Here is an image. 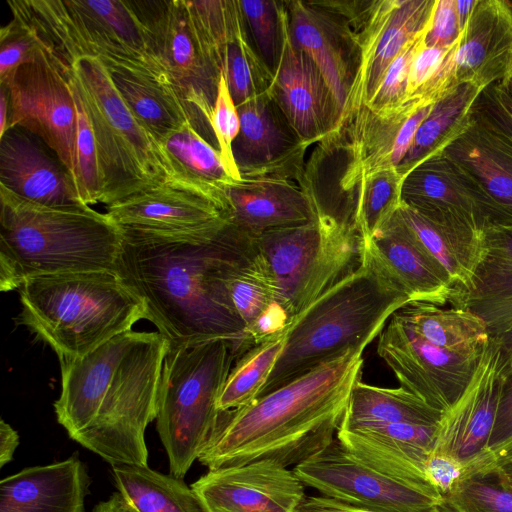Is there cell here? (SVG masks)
<instances>
[{
  "label": "cell",
  "mask_w": 512,
  "mask_h": 512,
  "mask_svg": "<svg viewBox=\"0 0 512 512\" xmlns=\"http://www.w3.org/2000/svg\"><path fill=\"white\" fill-rule=\"evenodd\" d=\"M239 357L226 339L170 346L163 361L156 428L172 476L183 479L216 424L217 402Z\"/></svg>",
  "instance_id": "cell-8"
},
{
  "label": "cell",
  "mask_w": 512,
  "mask_h": 512,
  "mask_svg": "<svg viewBox=\"0 0 512 512\" xmlns=\"http://www.w3.org/2000/svg\"><path fill=\"white\" fill-rule=\"evenodd\" d=\"M395 217L414 245L449 278L453 288L471 282L484 246L437 226L403 202Z\"/></svg>",
  "instance_id": "cell-31"
},
{
  "label": "cell",
  "mask_w": 512,
  "mask_h": 512,
  "mask_svg": "<svg viewBox=\"0 0 512 512\" xmlns=\"http://www.w3.org/2000/svg\"><path fill=\"white\" fill-rule=\"evenodd\" d=\"M68 81L71 86L77 111V164L75 184L81 201L85 205L90 206L102 203L103 199L97 147L92 126L79 93L69 78Z\"/></svg>",
  "instance_id": "cell-38"
},
{
  "label": "cell",
  "mask_w": 512,
  "mask_h": 512,
  "mask_svg": "<svg viewBox=\"0 0 512 512\" xmlns=\"http://www.w3.org/2000/svg\"><path fill=\"white\" fill-rule=\"evenodd\" d=\"M1 85L7 88L9 96L8 129L18 127L37 136L75 182L77 111L61 67L43 48L35 61L19 67Z\"/></svg>",
  "instance_id": "cell-13"
},
{
  "label": "cell",
  "mask_w": 512,
  "mask_h": 512,
  "mask_svg": "<svg viewBox=\"0 0 512 512\" xmlns=\"http://www.w3.org/2000/svg\"><path fill=\"white\" fill-rule=\"evenodd\" d=\"M7 4L12 18L58 61L94 58L108 70L131 71L171 85L133 0H9Z\"/></svg>",
  "instance_id": "cell-7"
},
{
  "label": "cell",
  "mask_w": 512,
  "mask_h": 512,
  "mask_svg": "<svg viewBox=\"0 0 512 512\" xmlns=\"http://www.w3.org/2000/svg\"><path fill=\"white\" fill-rule=\"evenodd\" d=\"M362 348H349L238 409L220 411L198 461L208 470L269 459L298 465L328 446L361 380Z\"/></svg>",
  "instance_id": "cell-3"
},
{
  "label": "cell",
  "mask_w": 512,
  "mask_h": 512,
  "mask_svg": "<svg viewBox=\"0 0 512 512\" xmlns=\"http://www.w3.org/2000/svg\"><path fill=\"white\" fill-rule=\"evenodd\" d=\"M442 412L406 390L384 388L358 381L339 428H355L390 423L437 425Z\"/></svg>",
  "instance_id": "cell-32"
},
{
  "label": "cell",
  "mask_w": 512,
  "mask_h": 512,
  "mask_svg": "<svg viewBox=\"0 0 512 512\" xmlns=\"http://www.w3.org/2000/svg\"><path fill=\"white\" fill-rule=\"evenodd\" d=\"M434 2L361 1L348 20L356 47V68L340 128L369 102L390 63L428 26Z\"/></svg>",
  "instance_id": "cell-12"
},
{
  "label": "cell",
  "mask_w": 512,
  "mask_h": 512,
  "mask_svg": "<svg viewBox=\"0 0 512 512\" xmlns=\"http://www.w3.org/2000/svg\"><path fill=\"white\" fill-rule=\"evenodd\" d=\"M451 48L425 46L424 40L411 62L407 98H415L422 101L427 100V92L446 59Z\"/></svg>",
  "instance_id": "cell-45"
},
{
  "label": "cell",
  "mask_w": 512,
  "mask_h": 512,
  "mask_svg": "<svg viewBox=\"0 0 512 512\" xmlns=\"http://www.w3.org/2000/svg\"><path fill=\"white\" fill-rule=\"evenodd\" d=\"M429 483L444 498L461 481L469 477V464L443 453L430 452L424 463Z\"/></svg>",
  "instance_id": "cell-47"
},
{
  "label": "cell",
  "mask_w": 512,
  "mask_h": 512,
  "mask_svg": "<svg viewBox=\"0 0 512 512\" xmlns=\"http://www.w3.org/2000/svg\"><path fill=\"white\" fill-rule=\"evenodd\" d=\"M89 476L77 456L25 468L0 482V512H85Z\"/></svg>",
  "instance_id": "cell-28"
},
{
  "label": "cell",
  "mask_w": 512,
  "mask_h": 512,
  "mask_svg": "<svg viewBox=\"0 0 512 512\" xmlns=\"http://www.w3.org/2000/svg\"><path fill=\"white\" fill-rule=\"evenodd\" d=\"M484 320L491 337L512 328V227H485L484 253L471 282L448 302Z\"/></svg>",
  "instance_id": "cell-27"
},
{
  "label": "cell",
  "mask_w": 512,
  "mask_h": 512,
  "mask_svg": "<svg viewBox=\"0 0 512 512\" xmlns=\"http://www.w3.org/2000/svg\"><path fill=\"white\" fill-rule=\"evenodd\" d=\"M395 313L420 337L451 352L480 355L491 338L484 320L467 309L414 302Z\"/></svg>",
  "instance_id": "cell-30"
},
{
  "label": "cell",
  "mask_w": 512,
  "mask_h": 512,
  "mask_svg": "<svg viewBox=\"0 0 512 512\" xmlns=\"http://www.w3.org/2000/svg\"><path fill=\"white\" fill-rule=\"evenodd\" d=\"M0 290L64 273L116 270L122 232L89 205L51 207L0 184Z\"/></svg>",
  "instance_id": "cell-4"
},
{
  "label": "cell",
  "mask_w": 512,
  "mask_h": 512,
  "mask_svg": "<svg viewBox=\"0 0 512 512\" xmlns=\"http://www.w3.org/2000/svg\"><path fill=\"white\" fill-rule=\"evenodd\" d=\"M425 32L426 30L413 39L390 63L377 90L364 107L372 111H383L392 109L407 99L411 62L423 43Z\"/></svg>",
  "instance_id": "cell-42"
},
{
  "label": "cell",
  "mask_w": 512,
  "mask_h": 512,
  "mask_svg": "<svg viewBox=\"0 0 512 512\" xmlns=\"http://www.w3.org/2000/svg\"><path fill=\"white\" fill-rule=\"evenodd\" d=\"M210 126L225 164L232 175L237 180H241L233 155V143L240 130V119L237 106L231 97L223 75L219 78Z\"/></svg>",
  "instance_id": "cell-43"
},
{
  "label": "cell",
  "mask_w": 512,
  "mask_h": 512,
  "mask_svg": "<svg viewBox=\"0 0 512 512\" xmlns=\"http://www.w3.org/2000/svg\"><path fill=\"white\" fill-rule=\"evenodd\" d=\"M257 245L290 321L362 259V238L351 217L336 216L318 201L311 221L263 232Z\"/></svg>",
  "instance_id": "cell-10"
},
{
  "label": "cell",
  "mask_w": 512,
  "mask_h": 512,
  "mask_svg": "<svg viewBox=\"0 0 512 512\" xmlns=\"http://www.w3.org/2000/svg\"><path fill=\"white\" fill-rule=\"evenodd\" d=\"M285 5L292 40L320 70L341 120L356 68L352 34L331 1H288Z\"/></svg>",
  "instance_id": "cell-21"
},
{
  "label": "cell",
  "mask_w": 512,
  "mask_h": 512,
  "mask_svg": "<svg viewBox=\"0 0 512 512\" xmlns=\"http://www.w3.org/2000/svg\"><path fill=\"white\" fill-rule=\"evenodd\" d=\"M487 33L467 40L453 53L449 64L453 68H474L482 63L486 55Z\"/></svg>",
  "instance_id": "cell-50"
},
{
  "label": "cell",
  "mask_w": 512,
  "mask_h": 512,
  "mask_svg": "<svg viewBox=\"0 0 512 512\" xmlns=\"http://www.w3.org/2000/svg\"><path fill=\"white\" fill-rule=\"evenodd\" d=\"M509 464H512V437L484 451L472 464L473 476H484Z\"/></svg>",
  "instance_id": "cell-51"
},
{
  "label": "cell",
  "mask_w": 512,
  "mask_h": 512,
  "mask_svg": "<svg viewBox=\"0 0 512 512\" xmlns=\"http://www.w3.org/2000/svg\"><path fill=\"white\" fill-rule=\"evenodd\" d=\"M108 71L125 104L157 141L187 121H192L202 133L200 126L206 121L168 83L131 71Z\"/></svg>",
  "instance_id": "cell-29"
},
{
  "label": "cell",
  "mask_w": 512,
  "mask_h": 512,
  "mask_svg": "<svg viewBox=\"0 0 512 512\" xmlns=\"http://www.w3.org/2000/svg\"><path fill=\"white\" fill-rule=\"evenodd\" d=\"M20 320L58 355H86L146 319V306L116 270L39 276L19 289Z\"/></svg>",
  "instance_id": "cell-6"
},
{
  "label": "cell",
  "mask_w": 512,
  "mask_h": 512,
  "mask_svg": "<svg viewBox=\"0 0 512 512\" xmlns=\"http://www.w3.org/2000/svg\"><path fill=\"white\" fill-rule=\"evenodd\" d=\"M9 123V96L7 88L1 85L0 92V138L8 129Z\"/></svg>",
  "instance_id": "cell-55"
},
{
  "label": "cell",
  "mask_w": 512,
  "mask_h": 512,
  "mask_svg": "<svg viewBox=\"0 0 512 512\" xmlns=\"http://www.w3.org/2000/svg\"><path fill=\"white\" fill-rule=\"evenodd\" d=\"M257 237L235 223L206 238L122 232L116 271L170 346L226 339L236 344L240 357L253 345L229 284L258 254Z\"/></svg>",
  "instance_id": "cell-1"
},
{
  "label": "cell",
  "mask_w": 512,
  "mask_h": 512,
  "mask_svg": "<svg viewBox=\"0 0 512 512\" xmlns=\"http://www.w3.org/2000/svg\"><path fill=\"white\" fill-rule=\"evenodd\" d=\"M475 4V1H456V10L460 28L464 25L467 16Z\"/></svg>",
  "instance_id": "cell-58"
},
{
  "label": "cell",
  "mask_w": 512,
  "mask_h": 512,
  "mask_svg": "<svg viewBox=\"0 0 512 512\" xmlns=\"http://www.w3.org/2000/svg\"><path fill=\"white\" fill-rule=\"evenodd\" d=\"M42 50L35 35L12 18L0 30V84L5 83L19 67L35 61Z\"/></svg>",
  "instance_id": "cell-44"
},
{
  "label": "cell",
  "mask_w": 512,
  "mask_h": 512,
  "mask_svg": "<svg viewBox=\"0 0 512 512\" xmlns=\"http://www.w3.org/2000/svg\"><path fill=\"white\" fill-rule=\"evenodd\" d=\"M377 354L400 386L443 412L467 387L480 355H463L435 346L394 313L378 336Z\"/></svg>",
  "instance_id": "cell-16"
},
{
  "label": "cell",
  "mask_w": 512,
  "mask_h": 512,
  "mask_svg": "<svg viewBox=\"0 0 512 512\" xmlns=\"http://www.w3.org/2000/svg\"><path fill=\"white\" fill-rule=\"evenodd\" d=\"M436 426L390 423L339 428L336 438L352 455L377 472L442 497L429 483L424 470Z\"/></svg>",
  "instance_id": "cell-22"
},
{
  "label": "cell",
  "mask_w": 512,
  "mask_h": 512,
  "mask_svg": "<svg viewBox=\"0 0 512 512\" xmlns=\"http://www.w3.org/2000/svg\"><path fill=\"white\" fill-rule=\"evenodd\" d=\"M226 194L233 223L255 236L308 223L316 212L312 192L285 176L241 177L226 187Z\"/></svg>",
  "instance_id": "cell-25"
},
{
  "label": "cell",
  "mask_w": 512,
  "mask_h": 512,
  "mask_svg": "<svg viewBox=\"0 0 512 512\" xmlns=\"http://www.w3.org/2000/svg\"><path fill=\"white\" fill-rule=\"evenodd\" d=\"M289 323L290 317L286 309L279 302L274 301L245 328V336L251 345L255 346L284 333Z\"/></svg>",
  "instance_id": "cell-48"
},
{
  "label": "cell",
  "mask_w": 512,
  "mask_h": 512,
  "mask_svg": "<svg viewBox=\"0 0 512 512\" xmlns=\"http://www.w3.org/2000/svg\"><path fill=\"white\" fill-rule=\"evenodd\" d=\"M239 4L256 50L273 74L280 55L279 2L242 0Z\"/></svg>",
  "instance_id": "cell-40"
},
{
  "label": "cell",
  "mask_w": 512,
  "mask_h": 512,
  "mask_svg": "<svg viewBox=\"0 0 512 512\" xmlns=\"http://www.w3.org/2000/svg\"><path fill=\"white\" fill-rule=\"evenodd\" d=\"M452 512H512V490L493 474L472 476L444 497Z\"/></svg>",
  "instance_id": "cell-39"
},
{
  "label": "cell",
  "mask_w": 512,
  "mask_h": 512,
  "mask_svg": "<svg viewBox=\"0 0 512 512\" xmlns=\"http://www.w3.org/2000/svg\"><path fill=\"white\" fill-rule=\"evenodd\" d=\"M233 155L241 177L289 174L307 145L294 134L269 91L237 106Z\"/></svg>",
  "instance_id": "cell-24"
},
{
  "label": "cell",
  "mask_w": 512,
  "mask_h": 512,
  "mask_svg": "<svg viewBox=\"0 0 512 512\" xmlns=\"http://www.w3.org/2000/svg\"><path fill=\"white\" fill-rule=\"evenodd\" d=\"M306 486L321 496L381 512H441L444 498L364 464L337 438L293 469Z\"/></svg>",
  "instance_id": "cell-14"
},
{
  "label": "cell",
  "mask_w": 512,
  "mask_h": 512,
  "mask_svg": "<svg viewBox=\"0 0 512 512\" xmlns=\"http://www.w3.org/2000/svg\"><path fill=\"white\" fill-rule=\"evenodd\" d=\"M404 177L397 168L384 169L362 179L349 193L350 216L362 242L372 239L401 206Z\"/></svg>",
  "instance_id": "cell-35"
},
{
  "label": "cell",
  "mask_w": 512,
  "mask_h": 512,
  "mask_svg": "<svg viewBox=\"0 0 512 512\" xmlns=\"http://www.w3.org/2000/svg\"><path fill=\"white\" fill-rule=\"evenodd\" d=\"M93 512H136L121 496L119 492L113 493L107 500L99 502Z\"/></svg>",
  "instance_id": "cell-54"
},
{
  "label": "cell",
  "mask_w": 512,
  "mask_h": 512,
  "mask_svg": "<svg viewBox=\"0 0 512 512\" xmlns=\"http://www.w3.org/2000/svg\"><path fill=\"white\" fill-rule=\"evenodd\" d=\"M191 487L208 512H299L306 499L293 470L269 459L208 470Z\"/></svg>",
  "instance_id": "cell-19"
},
{
  "label": "cell",
  "mask_w": 512,
  "mask_h": 512,
  "mask_svg": "<svg viewBox=\"0 0 512 512\" xmlns=\"http://www.w3.org/2000/svg\"><path fill=\"white\" fill-rule=\"evenodd\" d=\"M168 340L126 331L82 357L60 360L54 403L68 436L114 465H148L147 426L158 414Z\"/></svg>",
  "instance_id": "cell-2"
},
{
  "label": "cell",
  "mask_w": 512,
  "mask_h": 512,
  "mask_svg": "<svg viewBox=\"0 0 512 512\" xmlns=\"http://www.w3.org/2000/svg\"><path fill=\"white\" fill-rule=\"evenodd\" d=\"M510 437H512V368H506L488 448Z\"/></svg>",
  "instance_id": "cell-49"
},
{
  "label": "cell",
  "mask_w": 512,
  "mask_h": 512,
  "mask_svg": "<svg viewBox=\"0 0 512 512\" xmlns=\"http://www.w3.org/2000/svg\"><path fill=\"white\" fill-rule=\"evenodd\" d=\"M45 147L32 133L9 128L0 138V184L45 206L85 205L68 170Z\"/></svg>",
  "instance_id": "cell-23"
},
{
  "label": "cell",
  "mask_w": 512,
  "mask_h": 512,
  "mask_svg": "<svg viewBox=\"0 0 512 512\" xmlns=\"http://www.w3.org/2000/svg\"><path fill=\"white\" fill-rule=\"evenodd\" d=\"M280 55L269 93L305 145L338 132L335 99L313 60L292 40L285 2H279Z\"/></svg>",
  "instance_id": "cell-17"
},
{
  "label": "cell",
  "mask_w": 512,
  "mask_h": 512,
  "mask_svg": "<svg viewBox=\"0 0 512 512\" xmlns=\"http://www.w3.org/2000/svg\"><path fill=\"white\" fill-rule=\"evenodd\" d=\"M118 492L136 512H208L201 498L180 478L149 466L114 465Z\"/></svg>",
  "instance_id": "cell-33"
},
{
  "label": "cell",
  "mask_w": 512,
  "mask_h": 512,
  "mask_svg": "<svg viewBox=\"0 0 512 512\" xmlns=\"http://www.w3.org/2000/svg\"><path fill=\"white\" fill-rule=\"evenodd\" d=\"M499 340L506 368H512V328L496 337Z\"/></svg>",
  "instance_id": "cell-56"
},
{
  "label": "cell",
  "mask_w": 512,
  "mask_h": 512,
  "mask_svg": "<svg viewBox=\"0 0 512 512\" xmlns=\"http://www.w3.org/2000/svg\"><path fill=\"white\" fill-rule=\"evenodd\" d=\"M467 95V90L462 89L447 99L433 104L429 114L420 124L409 151L397 167L401 174L405 176L410 166L432 147L439 136L453 122L464 108L468 99Z\"/></svg>",
  "instance_id": "cell-41"
},
{
  "label": "cell",
  "mask_w": 512,
  "mask_h": 512,
  "mask_svg": "<svg viewBox=\"0 0 512 512\" xmlns=\"http://www.w3.org/2000/svg\"><path fill=\"white\" fill-rule=\"evenodd\" d=\"M158 142L176 178L222 189L239 181L228 169L218 148L192 121L185 122Z\"/></svg>",
  "instance_id": "cell-34"
},
{
  "label": "cell",
  "mask_w": 512,
  "mask_h": 512,
  "mask_svg": "<svg viewBox=\"0 0 512 512\" xmlns=\"http://www.w3.org/2000/svg\"><path fill=\"white\" fill-rule=\"evenodd\" d=\"M362 256L410 303L449 302L453 290L449 278L414 245L395 214L372 239L362 242Z\"/></svg>",
  "instance_id": "cell-26"
},
{
  "label": "cell",
  "mask_w": 512,
  "mask_h": 512,
  "mask_svg": "<svg viewBox=\"0 0 512 512\" xmlns=\"http://www.w3.org/2000/svg\"><path fill=\"white\" fill-rule=\"evenodd\" d=\"M505 372L499 340L491 337L467 387L442 412L430 452L471 464L487 450Z\"/></svg>",
  "instance_id": "cell-18"
},
{
  "label": "cell",
  "mask_w": 512,
  "mask_h": 512,
  "mask_svg": "<svg viewBox=\"0 0 512 512\" xmlns=\"http://www.w3.org/2000/svg\"><path fill=\"white\" fill-rule=\"evenodd\" d=\"M56 61L75 85L92 126L102 203L108 205L173 176L159 142L130 111L101 61Z\"/></svg>",
  "instance_id": "cell-9"
},
{
  "label": "cell",
  "mask_w": 512,
  "mask_h": 512,
  "mask_svg": "<svg viewBox=\"0 0 512 512\" xmlns=\"http://www.w3.org/2000/svg\"><path fill=\"white\" fill-rule=\"evenodd\" d=\"M488 474H493L503 485L512 490V464L495 468Z\"/></svg>",
  "instance_id": "cell-57"
},
{
  "label": "cell",
  "mask_w": 512,
  "mask_h": 512,
  "mask_svg": "<svg viewBox=\"0 0 512 512\" xmlns=\"http://www.w3.org/2000/svg\"><path fill=\"white\" fill-rule=\"evenodd\" d=\"M459 28L456 1L434 2L424 35V45L451 48L456 41Z\"/></svg>",
  "instance_id": "cell-46"
},
{
  "label": "cell",
  "mask_w": 512,
  "mask_h": 512,
  "mask_svg": "<svg viewBox=\"0 0 512 512\" xmlns=\"http://www.w3.org/2000/svg\"><path fill=\"white\" fill-rule=\"evenodd\" d=\"M121 232L163 238H206L233 223L226 189L175 176L106 205Z\"/></svg>",
  "instance_id": "cell-11"
},
{
  "label": "cell",
  "mask_w": 512,
  "mask_h": 512,
  "mask_svg": "<svg viewBox=\"0 0 512 512\" xmlns=\"http://www.w3.org/2000/svg\"><path fill=\"white\" fill-rule=\"evenodd\" d=\"M229 294L245 328L276 301L272 275L259 251L251 262L233 277L229 284Z\"/></svg>",
  "instance_id": "cell-37"
},
{
  "label": "cell",
  "mask_w": 512,
  "mask_h": 512,
  "mask_svg": "<svg viewBox=\"0 0 512 512\" xmlns=\"http://www.w3.org/2000/svg\"><path fill=\"white\" fill-rule=\"evenodd\" d=\"M408 303L407 296L362 256L354 272L290 321L283 350L258 398L349 348L365 349Z\"/></svg>",
  "instance_id": "cell-5"
},
{
  "label": "cell",
  "mask_w": 512,
  "mask_h": 512,
  "mask_svg": "<svg viewBox=\"0 0 512 512\" xmlns=\"http://www.w3.org/2000/svg\"><path fill=\"white\" fill-rule=\"evenodd\" d=\"M133 1L172 87L210 125L219 76L204 52L186 0Z\"/></svg>",
  "instance_id": "cell-15"
},
{
  "label": "cell",
  "mask_w": 512,
  "mask_h": 512,
  "mask_svg": "<svg viewBox=\"0 0 512 512\" xmlns=\"http://www.w3.org/2000/svg\"><path fill=\"white\" fill-rule=\"evenodd\" d=\"M19 445L18 432L4 419L0 422V467L12 461Z\"/></svg>",
  "instance_id": "cell-53"
},
{
  "label": "cell",
  "mask_w": 512,
  "mask_h": 512,
  "mask_svg": "<svg viewBox=\"0 0 512 512\" xmlns=\"http://www.w3.org/2000/svg\"><path fill=\"white\" fill-rule=\"evenodd\" d=\"M299 512H381L363 509L338 502L334 499L318 496L306 497Z\"/></svg>",
  "instance_id": "cell-52"
},
{
  "label": "cell",
  "mask_w": 512,
  "mask_h": 512,
  "mask_svg": "<svg viewBox=\"0 0 512 512\" xmlns=\"http://www.w3.org/2000/svg\"><path fill=\"white\" fill-rule=\"evenodd\" d=\"M285 332L253 346L235 361L217 402L219 411L238 409L258 398L283 350Z\"/></svg>",
  "instance_id": "cell-36"
},
{
  "label": "cell",
  "mask_w": 512,
  "mask_h": 512,
  "mask_svg": "<svg viewBox=\"0 0 512 512\" xmlns=\"http://www.w3.org/2000/svg\"><path fill=\"white\" fill-rule=\"evenodd\" d=\"M432 106L407 98L392 109L372 111L363 107L356 112L347 121L351 128L349 162L340 179L341 189L349 194L365 177L397 168Z\"/></svg>",
  "instance_id": "cell-20"
}]
</instances>
